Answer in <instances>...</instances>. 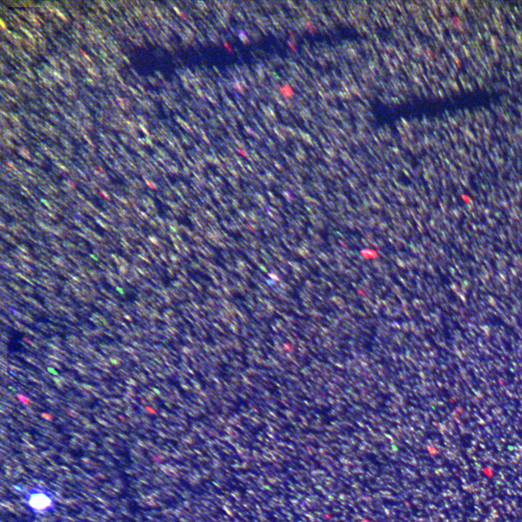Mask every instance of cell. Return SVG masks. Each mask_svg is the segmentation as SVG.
I'll return each instance as SVG.
<instances>
[{"mask_svg":"<svg viewBox=\"0 0 522 522\" xmlns=\"http://www.w3.org/2000/svg\"><path fill=\"white\" fill-rule=\"evenodd\" d=\"M42 417H46V418H45V419H48V420H50V419H50V418H52V417H50V416H49L48 414H42Z\"/></svg>","mask_w":522,"mask_h":522,"instance_id":"obj_3","label":"cell"},{"mask_svg":"<svg viewBox=\"0 0 522 522\" xmlns=\"http://www.w3.org/2000/svg\"><path fill=\"white\" fill-rule=\"evenodd\" d=\"M30 499H28V505L36 510V512L46 511L48 508H52V496L47 492L34 490L29 493Z\"/></svg>","mask_w":522,"mask_h":522,"instance_id":"obj_1","label":"cell"},{"mask_svg":"<svg viewBox=\"0 0 522 522\" xmlns=\"http://www.w3.org/2000/svg\"><path fill=\"white\" fill-rule=\"evenodd\" d=\"M18 398L19 399L20 401L23 402V403L26 404V405H28V404H30L29 399H28V397L25 396L24 395H22V394H20V395H18Z\"/></svg>","mask_w":522,"mask_h":522,"instance_id":"obj_2","label":"cell"}]
</instances>
